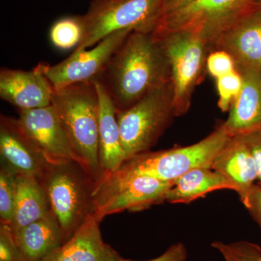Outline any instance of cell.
Here are the masks:
<instances>
[{
    "label": "cell",
    "instance_id": "cell-1",
    "mask_svg": "<svg viewBox=\"0 0 261 261\" xmlns=\"http://www.w3.org/2000/svg\"><path fill=\"white\" fill-rule=\"evenodd\" d=\"M117 112L128 109L171 81L169 59L154 31H134L115 51L101 75Z\"/></svg>",
    "mask_w": 261,
    "mask_h": 261
},
{
    "label": "cell",
    "instance_id": "cell-2",
    "mask_svg": "<svg viewBox=\"0 0 261 261\" xmlns=\"http://www.w3.org/2000/svg\"><path fill=\"white\" fill-rule=\"evenodd\" d=\"M56 109L73 154L94 185L105 176L99 161V97L92 82L72 84L55 90Z\"/></svg>",
    "mask_w": 261,
    "mask_h": 261
},
{
    "label": "cell",
    "instance_id": "cell-3",
    "mask_svg": "<svg viewBox=\"0 0 261 261\" xmlns=\"http://www.w3.org/2000/svg\"><path fill=\"white\" fill-rule=\"evenodd\" d=\"M230 136L223 122L193 145L142 152L127 160L116 172L108 174L116 178L145 176L173 182L193 168H211Z\"/></svg>",
    "mask_w": 261,
    "mask_h": 261
},
{
    "label": "cell",
    "instance_id": "cell-4",
    "mask_svg": "<svg viewBox=\"0 0 261 261\" xmlns=\"http://www.w3.org/2000/svg\"><path fill=\"white\" fill-rule=\"evenodd\" d=\"M176 117L171 81L154 89L128 109L118 111L117 119L126 161L149 151Z\"/></svg>",
    "mask_w": 261,
    "mask_h": 261
},
{
    "label": "cell",
    "instance_id": "cell-5",
    "mask_svg": "<svg viewBox=\"0 0 261 261\" xmlns=\"http://www.w3.org/2000/svg\"><path fill=\"white\" fill-rule=\"evenodd\" d=\"M163 0H94L82 15L83 36L75 51L94 47L113 32L124 29L153 31Z\"/></svg>",
    "mask_w": 261,
    "mask_h": 261
},
{
    "label": "cell",
    "instance_id": "cell-6",
    "mask_svg": "<svg viewBox=\"0 0 261 261\" xmlns=\"http://www.w3.org/2000/svg\"><path fill=\"white\" fill-rule=\"evenodd\" d=\"M75 162L51 165L41 178L51 212L61 226L64 243L75 232L92 209L94 184L75 169Z\"/></svg>",
    "mask_w": 261,
    "mask_h": 261
},
{
    "label": "cell",
    "instance_id": "cell-7",
    "mask_svg": "<svg viewBox=\"0 0 261 261\" xmlns=\"http://www.w3.org/2000/svg\"><path fill=\"white\" fill-rule=\"evenodd\" d=\"M156 34L162 39L169 59L176 116H182L190 110L196 87L204 80L210 49L205 40L190 31Z\"/></svg>",
    "mask_w": 261,
    "mask_h": 261
},
{
    "label": "cell",
    "instance_id": "cell-8",
    "mask_svg": "<svg viewBox=\"0 0 261 261\" xmlns=\"http://www.w3.org/2000/svg\"><path fill=\"white\" fill-rule=\"evenodd\" d=\"M173 183L145 176L116 178L106 174L94 185L92 213L100 222L109 215L163 203Z\"/></svg>",
    "mask_w": 261,
    "mask_h": 261
},
{
    "label": "cell",
    "instance_id": "cell-9",
    "mask_svg": "<svg viewBox=\"0 0 261 261\" xmlns=\"http://www.w3.org/2000/svg\"><path fill=\"white\" fill-rule=\"evenodd\" d=\"M252 5L251 0H195L185 8L161 17L154 32L190 31L208 44Z\"/></svg>",
    "mask_w": 261,
    "mask_h": 261
},
{
    "label": "cell",
    "instance_id": "cell-10",
    "mask_svg": "<svg viewBox=\"0 0 261 261\" xmlns=\"http://www.w3.org/2000/svg\"><path fill=\"white\" fill-rule=\"evenodd\" d=\"M134 31L124 29L105 37L92 49L74 51L56 65L38 64L55 90L72 84L92 82L101 75L115 51Z\"/></svg>",
    "mask_w": 261,
    "mask_h": 261
},
{
    "label": "cell",
    "instance_id": "cell-11",
    "mask_svg": "<svg viewBox=\"0 0 261 261\" xmlns=\"http://www.w3.org/2000/svg\"><path fill=\"white\" fill-rule=\"evenodd\" d=\"M226 51L232 58L236 70H261V8L251 6L221 33L213 43V51Z\"/></svg>",
    "mask_w": 261,
    "mask_h": 261
},
{
    "label": "cell",
    "instance_id": "cell-12",
    "mask_svg": "<svg viewBox=\"0 0 261 261\" xmlns=\"http://www.w3.org/2000/svg\"><path fill=\"white\" fill-rule=\"evenodd\" d=\"M19 123L51 165L75 162L74 154L59 116L51 105L19 111Z\"/></svg>",
    "mask_w": 261,
    "mask_h": 261
},
{
    "label": "cell",
    "instance_id": "cell-13",
    "mask_svg": "<svg viewBox=\"0 0 261 261\" xmlns=\"http://www.w3.org/2000/svg\"><path fill=\"white\" fill-rule=\"evenodd\" d=\"M0 154L3 166L16 175L41 179L51 166L25 133L18 118L1 116Z\"/></svg>",
    "mask_w": 261,
    "mask_h": 261
},
{
    "label": "cell",
    "instance_id": "cell-14",
    "mask_svg": "<svg viewBox=\"0 0 261 261\" xmlns=\"http://www.w3.org/2000/svg\"><path fill=\"white\" fill-rule=\"evenodd\" d=\"M54 92L38 65L32 70L5 68L0 70V97L19 111L50 106Z\"/></svg>",
    "mask_w": 261,
    "mask_h": 261
},
{
    "label": "cell",
    "instance_id": "cell-15",
    "mask_svg": "<svg viewBox=\"0 0 261 261\" xmlns=\"http://www.w3.org/2000/svg\"><path fill=\"white\" fill-rule=\"evenodd\" d=\"M99 224L89 213L73 236L42 261H121L123 257L103 241Z\"/></svg>",
    "mask_w": 261,
    "mask_h": 261
},
{
    "label": "cell",
    "instance_id": "cell-16",
    "mask_svg": "<svg viewBox=\"0 0 261 261\" xmlns=\"http://www.w3.org/2000/svg\"><path fill=\"white\" fill-rule=\"evenodd\" d=\"M238 71L243 78V87L224 122L230 135L261 128V70L244 68Z\"/></svg>",
    "mask_w": 261,
    "mask_h": 261
},
{
    "label": "cell",
    "instance_id": "cell-17",
    "mask_svg": "<svg viewBox=\"0 0 261 261\" xmlns=\"http://www.w3.org/2000/svg\"><path fill=\"white\" fill-rule=\"evenodd\" d=\"M211 168L232 184L240 197L257 181L255 161L242 135L230 136L215 158Z\"/></svg>",
    "mask_w": 261,
    "mask_h": 261
},
{
    "label": "cell",
    "instance_id": "cell-18",
    "mask_svg": "<svg viewBox=\"0 0 261 261\" xmlns=\"http://www.w3.org/2000/svg\"><path fill=\"white\" fill-rule=\"evenodd\" d=\"M93 82L99 97V161L106 175L118 171L126 159L116 106L102 84L97 80Z\"/></svg>",
    "mask_w": 261,
    "mask_h": 261
},
{
    "label": "cell",
    "instance_id": "cell-19",
    "mask_svg": "<svg viewBox=\"0 0 261 261\" xmlns=\"http://www.w3.org/2000/svg\"><path fill=\"white\" fill-rule=\"evenodd\" d=\"M14 237L27 261H42L64 243L61 226L53 212L22 228Z\"/></svg>",
    "mask_w": 261,
    "mask_h": 261
},
{
    "label": "cell",
    "instance_id": "cell-20",
    "mask_svg": "<svg viewBox=\"0 0 261 261\" xmlns=\"http://www.w3.org/2000/svg\"><path fill=\"white\" fill-rule=\"evenodd\" d=\"M51 212L45 189L39 178L17 175V193L13 221V234Z\"/></svg>",
    "mask_w": 261,
    "mask_h": 261
},
{
    "label": "cell",
    "instance_id": "cell-21",
    "mask_svg": "<svg viewBox=\"0 0 261 261\" xmlns=\"http://www.w3.org/2000/svg\"><path fill=\"white\" fill-rule=\"evenodd\" d=\"M221 190L235 191L232 184L212 168L198 167L182 175L166 194V202L188 204Z\"/></svg>",
    "mask_w": 261,
    "mask_h": 261
},
{
    "label": "cell",
    "instance_id": "cell-22",
    "mask_svg": "<svg viewBox=\"0 0 261 261\" xmlns=\"http://www.w3.org/2000/svg\"><path fill=\"white\" fill-rule=\"evenodd\" d=\"M49 36L53 44L59 49L77 47L83 36L82 15L65 17L57 20L51 27Z\"/></svg>",
    "mask_w": 261,
    "mask_h": 261
},
{
    "label": "cell",
    "instance_id": "cell-23",
    "mask_svg": "<svg viewBox=\"0 0 261 261\" xmlns=\"http://www.w3.org/2000/svg\"><path fill=\"white\" fill-rule=\"evenodd\" d=\"M17 193V175L2 166L0 171V219L10 226L13 221Z\"/></svg>",
    "mask_w": 261,
    "mask_h": 261
},
{
    "label": "cell",
    "instance_id": "cell-24",
    "mask_svg": "<svg viewBox=\"0 0 261 261\" xmlns=\"http://www.w3.org/2000/svg\"><path fill=\"white\" fill-rule=\"evenodd\" d=\"M219 101L218 107L223 113L228 112L243 87V78L237 70L216 80Z\"/></svg>",
    "mask_w": 261,
    "mask_h": 261
},
{
    "label": "cell",
    "instance_id": "cell-25",
    "mask_svg": "<svg viewBox=\"0 0 261 261\" xmlns=\"http://www.w3.org/2000/svg\"><path fill=\"white\" fill-rule=\"evenodd\" d=\"M211 246L220 252L229 254L238 261H261V247L248 241H238L229 244L215 241Z\"/></svg>",
    "mask_w": 261,
    "mask_h": 261
},
{
    "label": "cell",
    "instance_id": "cell-26",
    "mask_svg": "<svg viewBox=\"0 0 261 261\" xmlns=\"http://www.w3.org/2000/svg\"><path fill=\"white\" fill-rule=\"evenodd\" d=\"M236 70L232 58L224 51L216 50L209 53L207 58V72L215 80Z\"/></svg>",
    "mask_w": 261,
    "mask_h": 261
},
{
    "label": "cell",
    "instance_id": "cell-27",
    "mask_svg": "<svg viewBox=\"0 0 261 261\" xmlns=\"http://www.w3.org/2000/svg\"><path fill=\"white\" fill-rule=\"evenodd\" d=\"M0 261H27L17 245L11 228L4 224L0 226Z\"/></svg>",
    "mask_w": 261,
    "mask_h": 261
},
{
    "label": "cell",
    "instance_id": "cell-28",
    "mask_svg": "<svg viewBox=\"0 0 261 261\" xmlns=\"http://www.w3.org/2000/svg\"><path fill=\"white\" fill-rule=\"evenodd\" d=\"M240 198L261 230V186L255 184Z\"/></svg>",
    "mask_w": 261,
    "mask_h": 261
},
{
    "label": "cell",
    "instance_id": "cell-29",
    "mask_svg": "<svg viewBox=\"0 0 261 261\" xmlns=\"http://www.w3.org/2000/svg\"><path fill=\"white\" fill-rule=\"evenodd\" d=\"M242 135L255 161L257 173V185L261 186V128Z\"/></svg>",
    "mask_w": 261,
    "mask_h": 261
},
{
    "label": "cell",
    "instance_id": "cell-30",
    "mask_svg": "<svg viewBox=\"0 0 261 261\" xmlns=\"http://www.w3.org/2000/svg\"><path fill=\"white\" fill-rule=\"evenodd\" d=\"M187 250L183 243H178L171 245L164 253L156 258L145 261H186ZM121 261H136L122 259Z\"/></svg>",
    "mask_w": 261,
    "mask_h": 261
},
{
    "label": "cell",
    "instance_id": "cell-31",
    "mask_svg": "<svg viewBox=\"0 0 261 261\" xmlns=\"http://www.w3.org/2000/svg\"><path fill=\"white\" fill-rule=\"evenodd\" d=\"M195 1V0H163L159 19L161 17L164 16V15L169 14V13L176 11V10L181 9V8H185L187 5L191 4L192 3Z\"/></svg>",
    "mask_w": 261,
    "mask_h": 261
},
{
    "label": "cell",
    "instance_id": "cell-32",
    "mask_svg": "<svg viewBox=\"0 0 261 261\" xmlns=\"http://www.w3.org/2000/svg\"><path fill=\"white\" fill-rule=\"evenodd\" d=\"M221 255H222L223 256H224L225 260L226 261H238L237 260H235V259L233 258V257H231V255H229V254L226 253V252H221Z\"/></svg>",
    "mask_w": 261,
    "mask_h": 261
},
{
    "label": "cell",
    "instance_id": "cell-33",
    "mask_svg": "<svg viewBox=\"0 0 261 261\" xmlns=\"http://www.w3.org/2000/svg\"><path fill=\"white\" fill-rule=\"evenodd\" d=\"M252 3L254 5H256L257 7H260L261 8V0H253L252 1Z\"/></svg>",
    "mask_w": 261,
    "mask_h": 261
},
{
    "label": "cell",
    "instance_id": "cell-34",
    "mask_svg": "<svg viewBox=\"0 0 261 261\" xmlns=\"http://www.w3.org/2000/svg\"><path fill=\"white\" fill-rule=\"evenodd\" d=\"M115 1H123V0H115Z\"/></svg>",
    "mask_w": 261,
    "mask_h": 261
},
{
    "label": "cell",
    "instance_id": "cell-35",
    "mask_svg": "<svg viewBox=\"0 0 261 261\" xmlns=\"http://www.w3.org/2000/svg\"><path fill=\"white\" fill-rule=\"evenodd\" d=\"M251 1L252 2V1H253V0H251Z\"/></svg>",
    "mask_w": 261,
    "mask_h": 261
}]
</instances>
